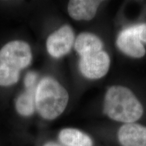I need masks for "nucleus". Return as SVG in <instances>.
<instances>
[{
	"instance_id": "1",
	"label": "nucleus",
	"mask_w": 146,
	"mask_h": 146,
	"mask_svg": "<svg viewBox=\"0 0 146 146\" xmlns=\"http://www.w3.org/2000/svg\"><path fill=\"white\" fill-rule=\"evenodd\" d=\"M104 112L116 121L133 123L142 116L143 108L129 88L114 85L110 87L105 95Z\"/></svg>"
},
{
	"instance_id": "2",
	"label": "nucleus",
	"mask_w": 146,
	"mask_h": 146,
	"mask_svg": "<svg viewBox=\"0 0 146 146\" xmlns=\"http://www.w3.org/2000/svg\"><path fill=\"white\" fill-rule=\"evenodd\" d=\"M32 56L27 42L16 40L6 43L0 50V86L17 83L21 71L31 63Z\"/></svg>"
},
{
	"instance_id": "3",
	"label": "nucleus",
	"mask_w": 146,
	"mask_h": 146,
	"mask_svg": "<svg viewBox=\"0 0 146 146\" xmlns=\"http://www.w3.org/2000/svg\"><path fill=\"white\" fill-rule=\"evenodd\" d=\"M68 100L66 89L50 76L42 78L36 87V108L41 117L46 120H54L62 114Z\"/></svg>"
},
{
	"instance_id": "4",
	"label": "nucleus",
	"mask_w": 146,
	"mask_h": 146,
	"mask_svg": "<svg viewBox=\"0 0 146 146\" xmlns=\"http://www.w3.org/2000/svg\"><path fill=\"white\" fill-rule=\"evenodd\" d=\"M146 25L139 24L122 31L116 39L118 49L130 57L141 58L145 54Z\"/></svg>"
},
{
	"instance_id": "5",
	"label": "nucleus",
	"mask_w": 146,
	"mask_h": 146,
	"mask_svg": "<svg viewBox=\"0 0 146 146\" xmlns=\"http://www.w3.org/2000/svg\"><path fill=\"white\" fill-rule=\"evenodd\" d=\"M110 59L106 52H101L81 56L78 66L81 74L89 79H98L108 72Z\"/></svg>"
},
{
	"instance_id": "6",
	"label": "nucleus",
	"mask_w": 146,
	"mask_h": 146,
	"mask_svg": "<svg viewBox=\"0 0 146 146\" xmlns=\"http://www.w3.org/2000/svg\"><path fill=\"white\" fill-rule=\"evenodd\" d=\"M74 41L72 29L68 25H64L48 36L46 42L47 50L52 57L59 58L68 54Z\"/></svg>"
},
{
	"instance_id": "7",
	"label": "nucleus",
	"mask_w": 146,
	"mask_h": 146,
	"mask_svg": "<svg viewBox=\"0 0 146 146\" xmlns=\"http://www.w3.org/2000/svg\"><path fill=\"white\" fill-rule=\"evenodd\" d=\"M118 137L123 146H146V127L127 123L120 128Z\"/></svg>"
},
{
	"instance_id": "8",
	"label": "nucleus",
	"mask_w": 146,
	"mask_h": 146,
	"mask_svg": "<svg viewBox=\"0 0 146 146\" xmlns=\"http://www.w3.org/2000/svg\"><path fill=\"white\" fill-rule=\"evenodd\" d=\"M102 2L97 0H72L68 5V14L76 21H90L95 17Z\"/></svg>"
},
{
	"instance_id": "9",
	"label": "nucleus",
	"mask_w": 146,
	"mask_h": 146,
	"mask_svg": "<svg viewBox=\"0 0 146 146\" xmlns=\"http://www.w3.org/2000/svg\"><path fill=\"white\" fill-rule=\"evenodd\" d=\"M103 43L96 35L90 33L79 34L74 42V48L80 56L102 51Z\"/></svg>"
},
{
	"instance_id": "10",
	"label": "nucleus",
	"mask_w": 146,
	"mask_h": 146,
	"mask_svg": "<svg viewBox=\"0 0 146 146\" xmlns=\"http://www.w3.org/2000/svg\"><path fill=\"white\" fill-rule=\"evenodd\" d=\"M59 139L66 146H93L90 137L72 128L64 129L59 133Z\"/></svg>"
},
{
	"instance_id": "11",
	"label": "nucleus",
	"mask_w": 146,
	"mask_h": 146,
	"mask_svg": "<svg viewBox=\"0 0 146 146\" xmlns=\"http://www.w3.org/2000/svg\"><path fill=\"white\" fill-rule=\"evenodd\" d=\"M35 87L27 89L18 96L16 102L17 112L23 116H29L35 112Z\"/></svg>"
},
{
	"instance_id": "12",
	"label": "nucleus",
	"mask_w": 146,
	"mask_h": 146,
	"mask_svg": "<svg viewBox=\"0 0 146 146\" xmlns=\"http://www.w3.org/2000/svg\"><path fill=\"white\" fill-rule=\"evenodd\" d=\"M37 79V74L34 72H29L25 76V85L27 89L35 87L36 81Z\"/></svg>"
},
{
	"instance_id": "13",
	"label": "nucleus",
	"mask_w": 146,
	"mask_h": 146,
	"mask_svg": "<svg viewBox=\"0 0 146 146\" xmlns=\"http://www.w3.org/2000/svg\"><path fill=\"white\" fill-rule=\"evenodd\" d=\"M43 146H62L61 145H59V144L54 143V142H48V143H45Z\"/></svg>"
}]
</instances>
